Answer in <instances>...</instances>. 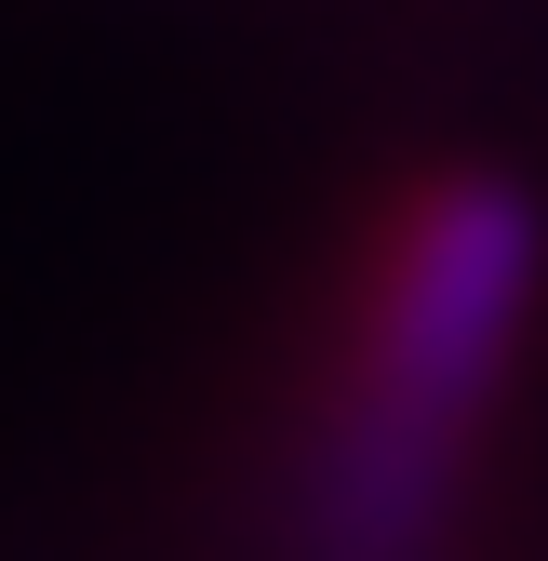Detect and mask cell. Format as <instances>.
Here are the masks:
<instances>
[{
	"mask_svg": "<svg viewBox=\"0 0 548 561\" xmlns=\"http://www.w3.org/2000/svg\"><path fill=\"white\" fill-rule=\"evenodd\" d=\"M535 308V215L495 174H429L349 280V347L321 375L295 481V561H429L468 495V428L509 388Z\"/></svg>",
	"mask_w": 548,
	"mask_h": 561,
	"instance_id": "cell-1",
	"label": "cell"
}]
</instances>
